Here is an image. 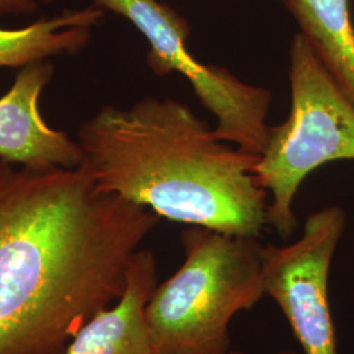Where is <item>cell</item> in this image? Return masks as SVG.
<instances>
[{
    "label": "cell",
    "instance_id": "3",
    "mask_svg": "<svg viewBox=\"0 0 354 354\" xmlns=\"http://www.w3.org/2000/svg\"><path fill=\"white\" fill-rule=\"evenodd\" d=\"M185 253L146 308L156 354H227L232 317L266 295L257 238L203 226L181 232Z\"/></svg>",
    "mask_w": 354,
    "mask_h": 354
},
{
    "label": "cell",
    "instance_id": "4",
    "mask_svg": "<svg viewBox=\"0 0 354 354\" xmlns=\"http://www.w3.org/2000/svg\"><path fill=\"white\" fill-rule=\"evenodd\" d=\"M290 113L270 127L253 174L269 196L268 226L289 239L298 225L294 201L322 165L354 160V104L298 32L290 45Z\"/></svg>",
    "mask_w": 354,
    "mask_h": 354
},
{
    "label": "cell",
    "instance_id": "2",
    "mask_svg": "<svg viewBox=\"0 0 354 354\" xmlns=\"http://www.w3.org/2000/svg\"><path fill=\"white\" fill-rule=\"evenodd\" d=\"M76 140L100 189L160 218L248 238L268 226L269 196L253 174L260 155L222 140L185 102L104 105Z\"/></svg>",
    "mask_w": 354,
    "mask_h": 354
},
{
    "label": "cell",
    "instance_id": "6",
    "mask_svg": "<svg viewBox=\"0 0 354 354\" xmlns=\"http://www.w3.org/2000/svg\"><path fill=\"white\" fill-rule=\"evenodd\" d=\"M345 223L342 207L329 206L307 218L294 243L263 247L266 295L281 308L304 354H337L328 279Z\"/></svg>",
    "mask_w": 354,
    "mask_h": 354
},
{
    "label": "cell",
    "instance_id": "8",
    "mask_svg": "<svg viewBox=\"0 0 354 354\" xmlns=\"http://www.w3.org/2000/svg\"><path fill=\"white\" fill-rule=\"evenodd\" d=\"M158 286L156 259L140 248L127 270L122 295L77 330L64 354H156L146 308Z\"/></svg>",
    "mask_w": 354,
    "mask_h": 354
},
{
    "label": "cell",
    "instance_id": "7",
    "mask_svg": "<svg viewBox=\"0 0 354 354\" xmlns=\"http://www.w3.org/2000/svg\"><path fill=\"white\" fill-rule=\"evenodd\" d=\"M53 74L50 62L28 64L0 97L1 160L32 169H71L83 163L77 140L51 127L41 114L39 99Z\"/></svg>",
    "mask_w": 354,
    "mask_h": 354
},
{
    "label": "cell",
    "instance_id": "12",
    "mask_svg": "<svg viewBox=\"0 0 354 354\" xmlns=\"http://www.w3.org/2000/svg\"><path fill=\"white\" fill-rule=\"evenodd\" d=\"M276 354H298L297 352H294V351H289V349H285V351H281L279 353Z\"/></svg>",
    "mask_w": 354,
    "mask_h": 354
},
{
    "label": "cell",
    "instance_id": "1",
    "mask_svg": "<svg viewBox=\"0 0 354 354\" xmlns=\"http://www.w3.org/2000/svg\"><path fill=\"white\" fill-rule=\"evenodd\" d=\"M160 216L100 189L86 165L0 159V354H64L124 292Z\"/></svg>",
    "mask_w": 354,
    "mask_h": 354
},
{
    "label": "cell",
    "instance_id": "13",
    "mask_svg": "<svg viewBox=\"0 0 354 354\" xmlns=\"http://www.w3.org/2000/svg\"><path fill=\"white\" fill-rule=\"evenodd\" d=\"M39 3H44V4H51V3H54V1H57V0H38Z\"/></svg>",
    "mask_w": 354,
    "mask_h": 354
},
{
    "label": "cell",
    "instance_id": "14",
    "mask_svg": "<svg viewBox=\"0 0 354 354\" xmlns=\"http://www.w3.org/2000/svg\"><path fill=\"white\" fill-rule=\"evenodd\" d=\"M227 354H244V353H241V352H239V351H234V352H228Z\"/></svg>",
    "mask_w": 354,
    "mask_h": 354
},
{
    "label": "cell",
    "instance_id": "11",
    "mask_svg": "<svg viewBox=\"0 0 354 354\" xmlns=\"http://www.w3.org/2000/svg\"><path fill=\"white\" fill-rule=\"evenodd\" d=\"M38 7V0H0V17L35 13Z\"/></svg>",
    "mask_w": 354,
    "mask_h": 354
},
{
    "label": "cell",
    "instance_id": "9",
    "mask_svg": "<svg viewBox=\"0 0 354 354\" xmlns=\"http://www.w3.org/2000/svg\"><path fill=\"white\" fill-rule=\"evenodd\" d=\"M105 11L89 6L64 10L20 29L0 28V68H23L57 55H76L92 38Z\"/></svg>",
    "mask_w": 354,
    "mask_h": 354
},
{
    "label": "cell",
    "instance_id": "10",
    "mask_svg": "<svg viewBox=\"0 0 354 354\" xmlns=\"http://www.w3.org/2000/svg\"><path fill=\"white\" fill-rule=\"evenodd\" d=\"M320 64L354 104V26L349 0H281Z\"/></svg>",
    "mask_w": 354,
    "mask_h": 354
},
{
    "label": "cell",
    "instance_id": "5",
    "mask_svg": "<svg viewBox=\"0 0 354 354\" xmlns=\"http://www.w3.org/2000/svg\"><path fill=\"white\" fill-rule=\"evenodd\" d=\"M105 12L130 21L149 42L146 64L155 75L184 76L203 108L215 118L222 140L253 155H261L270 134L268 115L272 92L247 83L226 67L203 64L187 46L189 21L159 0H92Z\"/></svg>",
    "mask_w": 354,
    "mask_h": 354
}]
</instances>
